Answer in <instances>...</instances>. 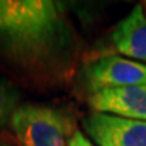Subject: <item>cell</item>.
<instances>
[{
	"label": "cell",
	"mask_w": 146,
	"mask_h": 146,
	"mask_svg": "<svg viewBox=\"0 0 146 146\" xmlns=\"http://www.w3.org/2000/svg\"><path fill=\"white\" fill-rule=\"evenodd\" d=\"M88 104L96 112L146 122V85L103 89L89 95Z\"/></svg>",
	"instance_id": "5b68a950"
},
{
	"label": "cell",
	"mask_w": 146,
	"mask_h": 146,
	"mask_svg": "<svg viewBox=\"0 0 146 146\" xmlns=\"http://www.w3.org/2000/svg\"><path fill=\"white\" fill-rule=\"evenodd\" d=\"M18 99L19 95L16 89L4 78L0 77V130L10 125L15 110L19 107Z\"/></svg>",
	"instance_id": "52a82bcc"
},
{
	"label": "cell",
	"mask_w": 146,
	"mask_h": 146,
	"mask_svg": "<svg viewBox=\"0 0 146 146\" xmlns=\"http://www.w3.org/2000/svg\"><path fill=\"white\" fill-rule=\"evenodd\" d=\"M81 84L89 94L127 85H146V65L120 56L89 62L81 72Z\"/></svg>",
	"instance_id": "3957f363"
},
{
	"label": "cell",
	"mask_w": 146,
	"mask_h": 146,
	"mask_svg": "<svg viewBox=\"0 0 146 146\" xmlns=\"http://www.w3.org/2000/svg\"><path fill=\"white\" fill-rule=\"evenodd\" d=\"M0 146H12L11 143H7V142H0Z\"/></svg>",
	"instance_id": "9c48e42d"
},
{
	"label": "cell",
	"mask_w": 146,
	"mask_h": 146,
	"mask_svg": "<svg viewBox=\"0 0 146 146\" xmlns=\"http://www.w3.org/2000/svg\"><path fill=\"white\" fill-rule=\"evenodd\" d=\"M83 127L98 146H146V122L91 112Z\"/></svg>",
	"instance_id": "277c9868"
},
{
	"label": "cell",
	"mask_w": 146,
	"mask_h": 146,
	"mask_svg": "<svg viewBox=\"0 0 146 146\" xmlns=\"http://www.w3.org/2000/svg\"><path fill=\"white\" fill-rule=\"evenodd\" d=\"M111 41L120 54L146 62V15L141 4L114 27Z\"/></svg>",
	"instance_id": "8992f818"
},
{
	"label": "cell",
	"mask_w": 146,
	"mask_h": 146,
	"mask_svg": "<svg viewBox=\"0 0 146 146\" xmlns=\"http://www.w3.org/2000/svg\"><path fill=\"white\" fill-rule=\"evenodd\" d=\"M68 146H94V145L91 143V141L84 135L83 133H80L78 130H76L74 134L72 135V138H70Z\"/></svg>",
	"instance_id": "ba28073f"
},
{
	"label": "cell",
	"mask_w": 146,
	"mask_h": 146,
	"mask_svg": "<svg viewBox=\"0 0 146 146\" xmlns=\"http://www.w3.org/2000/svg\"><path fill=\"white\" fill-rule=\"evenodd\" d=\"M10 127L21 146H68L76 131L68 114L34 103L19 106L10 120Z\"/></svg>",
	"instance_id": "7a4b0ae2"
},
{
	"label": "cell",
	"mask_w": 146,
	"mask_h": 146,
	"mask_svg": "<svg viewBox=\"0 0 146 146\" xmlns=\"http://www.w3.org/2000/svg\"><path fill=\"white\" fill-rule=\"evenodd\" d=\"M143 5H145V15H146V1L143 3Z\"/></svg>",
	"instance_id": "30bf717a"
},
{
	"label": "cell",
	"mask_w": 146,
	"mask_h": 146,
	"mask_svg": "<svg viewBox=\"0 0 146 146\" xmlns=\"http://www.w3.org/2000/svg\"><path fill=\"white\" fill-rule=\"evenodd\" d=\"M74 35L62 4L52 0H0V58L33 78L70 64Z\"/></svg>",
	"instance_id": "6da1fadb"
}]
</instances>
